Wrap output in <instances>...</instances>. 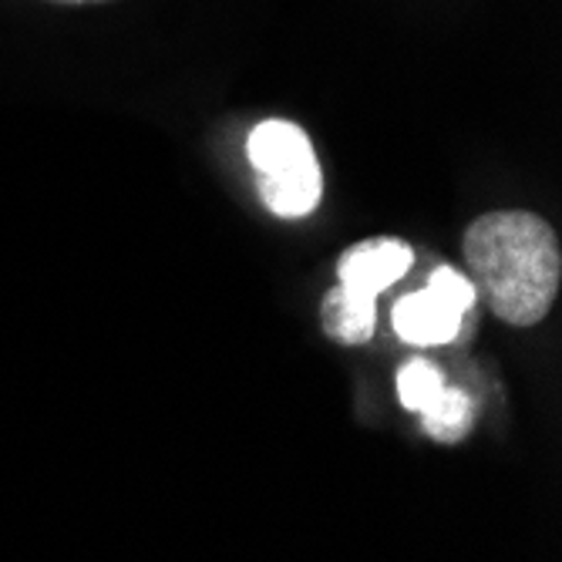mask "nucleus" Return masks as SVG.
<instances>
[{"label":"nucleus","mask_w":562,"mask_h":562,"mask_svg":"<svg viewBox=\"0 0 562 562\" xmlns=\"http://www.w3.org/2000/svg\"><path fill=\"white\" fill-rule=\"evenodd\" d=\"M465 263L488 311L513 324H539L559 296L562 252L552 226L526 210H495L465 229Z\"/></svg>","instance_id":"obj_1"},{"label":"nucleus","mask_w":562,"mask_h":562,"mask_svg":"<svg viewBox=\"0 0 562 562\" xmlns=\"http://www.w3.org/2000/svg\"><path fill=\"white\" fill-rule=\"evenodd\" d=\"M249 162L257 169V186L267 210L283 220L314 213L324 192L321 166L306 132L293 122L270 119L249 135Z\"/></svg>","instance_id":"obj_2"},{"label":"nucleus","mask_w":562,"mask_h":562,"mask_svg":"<svg viewBox=\"0 0 562 562\" xmlns=\"http://www.w3.org/2000/svg\"><path fill=\"white\" fill-rule=\"evenodd\" d=\"M415 263V252L404 239L394 236H374L350 246L340 263H337V280L340 286L364 293V296H378L381 290H387L391 283H397Z\"/></svg>","instance_id":"obj_3"},{"label":"nucleus","mask_w":562,"mask_h":562,"mask_svg":"<svg viewBox=\"0 0 562 562\" xmlns=\"http://www.w3.org/2000/svg\"><path fill=\"white\" fill-rule=\"evenodd\" d=\"M462 317L451 311L445 300H438L431 290H422V293H412L404 296L397 306H394V330L397 337H404L407 344H448L458 327H462Z\"/></svg>","instance_id":"obj_4"},{"label":"nucleus","mask_w":562,"mask_h":562,"mask_svg":"<svg viewBox=\"0 0 562 562\" xmlns=\"http://www.w3.org/2000/svg\"><path fill=\"white\" fill-rule=\"evenodd\" d=\"M324 327L337 344H364L374 334V296L337 283L324 300Z\"/></svg>","instance_id":"obj_5"},{"label":"nucleus","mask_w":562,"mask_h":562,"mask_svg":"<svg viewBox=\"0 0 562 562\" xmlns=\"http://www.w3.org/2000/svg\"><path fill=\"white\" fill-rule=\"evenodd\" d=\"M475 412H472V401L465 391L458 387H441V394L422 412V425L435 441L454 445L462 441L472 431Z\"/></svg>","instance_id":"obj_6"},{"label":"nucleus","mask_w":562,"mask_h":562,"mask_svg":"<svg viewBox=\"0 0 562 562\" xmlns=\"http://www.w3.org/2000/svg\"><path fill=\"white\" fill-rule=\"evenodd\" d=\"M445 381L441 374L428 364V361H412V364H404L401 374H397V397L401 404L407 407V412H425V407L441 394Z\"/></svg>","instance_id":"obj_7"},{"label":"nucleus","mask_w":562,"mask_h":562,"mask_svg":"<svg viewBox=\"0 0 562 562\" xmlns=\"http://www.w3.org/2000/svg\"><path fill=\"white\" fill-rule=\"evenodd\" d=\"M428 290L438 296V300H445L451 311H458V314H469L472 311V303H475V286H472V280H465L458 270H451V267H441L435 277H431V283H428Z\"/></svg>","instance_id":"obj_8"},{"label":"nucleus","mask_w":562,"mask_h":562,"mask_svg":"<svg viewBox=\"0 0 562 562\" xmlns=\"http://www.w3.org/2000/svg\"><path fill=\"white\" fill-rule=\"evenodd\" d=\"M47 4H61V8H85V4H109V0H47Z\"/></svg>","instance_id":"obj_9"}]
</instances>
